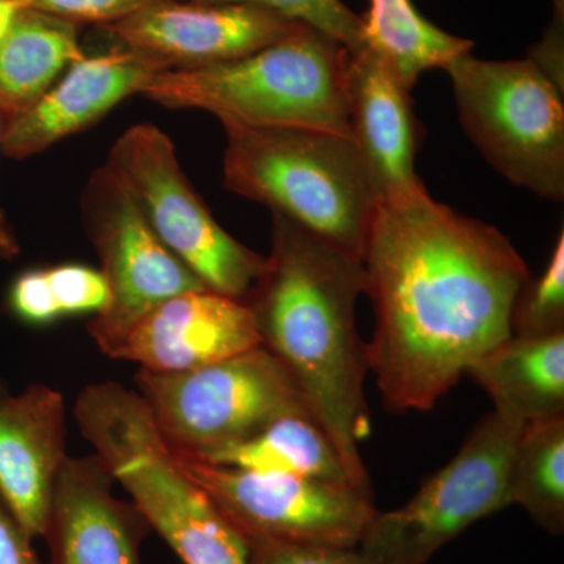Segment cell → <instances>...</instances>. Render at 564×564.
I'll use <instances>...</instances> for the list:
<instances>
[{"instance_id":"obj_1","label":"cell","mask_w":564,"mask_h":564,"mask_svg":"<svg viewBox=\"0 0 564 564\" xmlns=\"http://www.w3.org/2000/svg\"><path fill=\"white\" fill-rule=\"evenodd\" d=\"M362 265L375 310L369 372L392 411L432 410L513 336L511 313L530 280L507 236L426 188L377 204Z\"/></svg>"},{"instance_id":"obj_2","label":"cell","mask_w":564,"mask_h":564,"mask_svg":"<svg viewBox=\"0 0 564 564\" xmlns=\"http://www.w3.org/2000/svg\"><path fill=\"white\" fill-rule=\"evenodd\" d=\"M362 261L272 212V251L245 296L267 350L291 373L351 484L372 494L361 443L370 433L367 343L356 325Z\"/></svg>"},{"instance_id":"obj_3","label":"cell","mask_w":564,"mask_h":564,"mask_svg":"<svg viewBox=\"0 0 564 564\" xmlns=\"http://www.w3.org/2000/svg\"><path fill=\"white\" fill-rule=\"evenodd\" d=\"M350 52L303 25L272 46L196 69H169L141 95L169 109H199L251 128L313 129L351 140L347 76Z\"/></svg>"},{"instance_id":"obj_4","label":"cell","mask_w":564,"mask_h":564,"mask_svg":"<svg viewBox=\"0 0 564 564\" xmlns=\"http://www.w3.org/2000/svg\"><path fill=\"white\" fill-rule=\"evenodd\" d=\"M221 124L229 192L265 204L362 261L377 195L352 140L313 129Z\"/></svg>"},{"instance_id":"obj_5","label":"cell","mask_w":564,"mask_h":564,"mask_svg":"<svg viewBox=\"0 0 564 564\" xmlns=\"http://www.w3.org/2000/svg\"><path fill=\"white\" fill-rule=\"evenodd\" d=\"M76 422L113 481L182 563L248 564L243 538L182 473L139 392L118 386L96 393Z\"/></svg>"},{"instance_id":"obj_6","label":"cell","mask_w":564,"mask_h":564,"mask_svg":"<svg viewBox=\"0 0 564 564\" xmlns=\"http://www.w3.org/2000/svg\"><path fill=\"white\" fill-rule=\"evenodd\" d=\"M464 131L505 180L551 202L564 198L563 90L532 61L445 66Z\"/></svg>"},{"instance_id":"obj_7","label":"cell","mask_w":564,"mask_h":564,"mask_svg":"<svg viewBox=\"0 0 564 564\" xmlns=\"http://www.w3.org/2000/svg\"><path fill=\"white\" fill-rule=\"evenodd\" d=\"M135 383L165 443L192 456L240 443L288 415L313 419L291 373L263 345L185 372L140 369Z\"/></svg>"},{"instance_id":"obj_8","label":"cell","mask_w":564,"mask_h":564,"mask_svg":"<svg viewBox=\"0 0 564 564\" xmlns=\"http://www.w3.org/2000/svg\"><path fill=\"white\" fill-rule=\"evenodd\" d=\"M525 423L492 410L458 454L392 511L375 510L359 551L375 564H426L475 522L510 507L508 475Z\"/></svg>"},{"instance_id":"obj_9","label":"cell","mask_w":564,"mask_h":564,"mask_svg":"<svg viewBox=\"0 0 564 564\" xmlns=\"http://www.w3.org/2000/svg\"><path fill=\"white\" fill-rule=\"evenodd\" d=\"M106 165L131 188L159 239L210 291L245 300L265 258L215 220L182 172L172 139L139 122L111 147Z\"/></svg>"},{"instance_id":"obj_10","label":"cell","mask_w":564,"mask_h":564,"mask_svg":"<svg viewBox=\"0 0 564 564\" xmlns=\"http://www.w3.org/2000/svg\"><path fill=\"white\" fill-rule=\"evenodd\" d=\"M80 215L110 291L106 310L88 326L104 355L166 300L207 289L163 245L131 188L106 163L82 191Z\"/></svg>"},{"instance_id":"obj_11","label":"cell","mask_w":564,"mask_h":564,"mask_svg":"<svg viewBox=\"0 0 564 564\" xmlns=\"http://www.w3.org/2000/svg\"><path fill=\"white\" fill-rule=\"evenodd\" d=\"M172 452L182 473L207 494L245 541L356 547L377 510L372 494L351 485L250 473Z\"/></svg>"},{"instance_id":"obj_12","label":"cell","mask_w":564,"mask_h":564,"mask_svg":"<svg viewBox=\"0 0 564 564\" xmlns=\"http://www.w3.org/2000/svg\"><path fill=\"white\" fill-rule=\"evenodd\" d=\"M303 25L245 3L150 0L104 29L166 69H196L248 57Z\"/></svg>"},{"instance_id":"obj_13","label":"cell","mask_w":564,"mask_h":564,"mask_svg":"<svg viewBox=\"0 0 564 564\" xmlns=\"http://www.w3.org/2000/svg\"><path fill=\"white\" fill-rule=\"evenodd\" d=\"M248 304L210 289L181 293L144 315L110 358L158 373L185 372L261 347Z\"/></svg>"},{"instance_id":"obj_14","label":"cell","mask_w":564,"mask_h":564,"mask_svg":"<svg viewBox=\"0 0 564 564\" xmlns=\"http://www.w3.org/2000/svg\"><path fill=\"white\" fill-rule=\"evenodd\" d=\"M163 70L169 69L162 63L128 47L85 54L31 109L3 122L0 150L14 161L50 150L101 121L124 99L141 95Z\"/></svg>"},{"instance_id":"obj_15","label":"cell","mask_w":564,"mask_h":564,"mask_svg":"<svg viewBox=\"0 0 564 564\" xmlns=\"http://www.w3.org/2000/svg\"><path fill=\"white\" fill-rule=\"evenodd\" d=\"M345 91L351 140L366 163L377 204L423 191L414 166L421 122L395 68L364 46L348 58Z\"/></svg>"},{"instance_id":"obj_16","label":"cell","mask_w":564,"mask_h":564,"mask_svg":"<svg viewBox=\"0 0 564 564\" xmlns=\"http://www.w3.org/2000/svg\"><path fill=\"white\" fill-rule=\"evenodd\" d=\"M66 458L62 393L32 384L11 395L0 384V500L32 541L46 533Z\"/></svg>"},{"instance_id":"obj_17","label":"cell","mask_w":564,"mask_h":564,"mask_svg":"<svg viewBox=\"0 0 564 564\" xmlns=\"http://www.w3.org/2000/svg\"><path fill=\"white\" fill-rule=\"evenodd\" d=\"M111 486L98 456L66 458L43 538L47 564H143L141 544L151 525L135 503L117 499Z\"/></svg>"},{"instance_id":"obj_18","label":"cell","mask_w":564,"mask_h":564,"mask_svg":"<svg viewBox=\"0 0 564 564\" xmlns=\"http://www.w3.org/2000/svg\"><path fill=\"white\" fill-rule=\"evenodd\" d=\"M494 410L527 423L564 415V333L511 336L467 369Z\"/></svg>"},{"instance_id":"obj_19","label":"cell","mask_w":564,"mask_h":564,"mask_svg":"<svg viewBox=\"0 0 564 564\" xmlns=\"http://www.w3.org/2000/svg\"><path fill=\"white\" fill-rule=\"evenodd\" d=\"M80 25L21 9L0 39V118L31 109L73 63L85 57Z\"/></svg>"},{"instance_id":"obj_20","label":"cell","mask_w":564,"mask_h":564,"mask_svg":"<svg viewBox=\"0 0 564 564\" xmlns=\"http://www.w3.org/2000/svg\"><path fill=\"white\" fill-rule=\"evenodd\" d=\"M193 458L250 473L293 475L355 486L332 441L306 415L278 419L240 443Z\"/></svg>"},{"instance_id":"obj_21","label":"cell","mask_w":564,"mask_h":564,"mask_svg":"<svg viewBox=\"0 0 564 564\" xmlns=\"http://www.w3.org/2000/svg\"><path fill=\"white\" fill-rule=\"evenodd\" d=\"M361 20L364 44L383 55L410 90L425 70L445 69L473 52V41L436 28L413 0H369Z\"/></svg>"},{"instance_id":"obj_22","label":"cell","mask_w":564,"mask_h":564,"mask_svg":"<svg viewBox=\"0 0 564 564\" xmlns=\"http://www.w3.org/2000/svg\"><path fill=\"white\" fill-rule=\"evenodd\" d=\"M508 505H518L544 532H564V415L527 423L508 475Z\"/></svg>"},{"instance_id":"obj_23","label":"cell","mask_w":564,"mask_h":564,"mask_svg":"<svg viewBox=\"0 0 564 564\" xmlns=\"http://www.w3.org/2000/svg\"><path fill=\"white\" fill-rule=\"evenodd\" d=\"M513 336L544 337L564 333V232H560L547 267L527 282L511 313Z\"/></svg>"},{"instance_id":"obj_24","label":"cell","mask_w":564,"mask_h":564,"mask_svg":"<svg viewBox=\"0 0 564 564\" xmlns=\"http://www.w3.org/2000/svg\"><path fill=\"white\" fill-rule=\"evenodd\" d=\"M195 3H245L273 11L285 20L307 25L323 33L350 52L361 51L364 28L361 17L343 0H192Z\"/></svg>"},{"instance_id":"obj_25","label":"cell","mask_w":564,"mask_h":564,"mask_svg":"<svg viewBox=\"0 0 564 564\" xmlns=\"http://www.w3.org/2000/svg\"><path fill=\"white\" fill-rule=\"evenodd\" d=\"M46 270L63 315H98L106 310L110 291L101 270L80 263H63Z\"/></svg>"},{"instance_id":"obj_26","label":"cell","mask_w":564,"mask_h":564,"mask_svg":"<svg viewBox=\"0 0 564 564\" xmlns=\"http://www.w3.org/2000/svg\"><path fill=\"white\" fill-rule=\"evenodd\" d=\"M248 564H375L356 547L248 540Z\"/></svg>"},{"instance_id":"obj_27","label":"cell","mask_w":564,"mask_h":564,"mask_svg":"<svg viewBox=\"0 0 564 564\" xmlns=\"http://www.w3.org/2000/svg\"><path fill=\"white\" fill-rule=\"evenodd\" d=\"M22 9L41 11L73 24L107 28L139 10L150 0H17Z\"/></svg>"},{"instance_id":"obj_28","label":"cell","mask_w":564,"mask_h":564,"mask_svg":"<svg viewBox=\"0 0 564 564\" xmlns=\"http://www.w3.org/2000/svg\"><path fill=\"white\" fill-rule=\"evenodd\" d=\"M10 306L21 321L31 325H50L63 317L46 269L29 270L14 280L10 291Z\"/></svg>"},{"instance_id":"obj_29","label":"cell","mask_w":564,"mask_h":564,"mask_svg":"<svg viewBox=\"0 0 564 564\" xmlns=\"http://www.w3.org/2000/svg\"><path fill=\"white\" fill-rule=\"evenodd\" d=\"M0 564H43L28 536L0 500Z\"/></svg>"},{"instance_id":"obj_30","label":"cell","mask_w":564,"mask_h":564,"mask_svg":"<svg viewBox=\"0 0 564 564\" xmlns=\"http://www.w3.org/2000/svg\"><path fill=\"white\" fill-rule=\"evenodd\" d=\"M2 118H0V137H2ZM18 254H20V245H18L6 215L0 212V262L11 261Z\"/></svg>"},{"instance_id":"obj_31","label":"cell","mask_w":564,"mask_h":564,"mask_svg":"<svg viewBox=\"0 0 564 564\" xmlns=\"http://www.w3.org/2000/svg\"><path fill=\"white\" fill-rule=\"evenodd\" d=\"M21 9L17 0H0V39L9 31Z\"/></svg>"}]
</instances>
